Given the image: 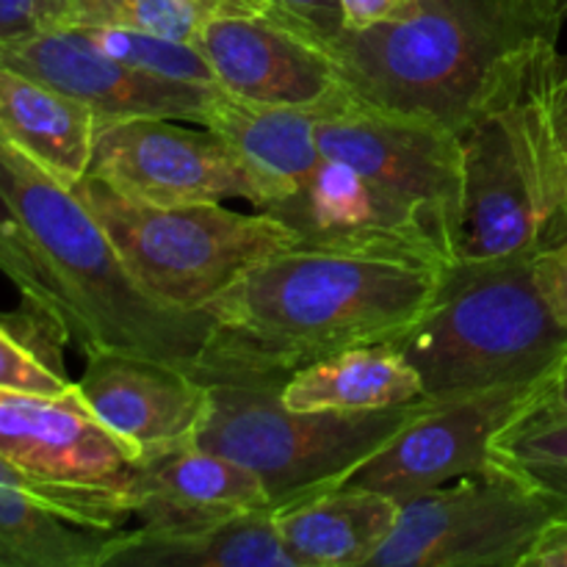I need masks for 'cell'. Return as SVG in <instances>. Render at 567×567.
<instances>
[{
    "label": "cell",
    "instance_id": "6da1fadb",
    "mask_svg": "<svg viewBox=\"0 0 567 567\" xmlns=\"http://www.w3.org/2000/svg\"><path fill=\"white\" fill-rule=\"evenodd\" d=\"M443 269L308 244L271 255L205 308L210 327L194 377L282 391L316 360L399 341L435 299Z\"/></svg>",
    "mask_w": 567,
    "mask_h": 567
},
{
    "label": "cell",
    "instance_id": "7a4b0ae2",
    "mask_svg": "<svg viewBox=\"0 0 567 567\" xmlns=\"http://www.w3.org/2000/svg\"><path fill=\"white\" fill-rule=\"evenodd\" d=\"M0 271L83 358L125 352L197 369L208 313L155 302L136 286L78 192L0 136Z\"/></svg>",
    "mask_w": 567,
    "mask_h": 567
},
{
    "label": "cell",
    "instance_id": "3957f363",
    "mask_svg": "<svg viewBox=\"0 0 567 567\" xmlns=\"http://www.w3.org/2000/svg\"><path fill=\"white\" fill-rule=\"evenodd\" d=\"M565 17L563 0H415L385 25L343 28L327 53L358 97L463 133L518 97Z\"/></svg>",
    "mask_w": 567,
    "mask_h": 567
},
{
    "label": "cell",
    "instance_id": "277c9868",
    "mask_svg": "<svg viewBox=\"0 0 567 567\" xmlns=\"http://www.w3.org/2000/svg\"><path fill=\"white\" fill-rule=\"evenodd\" d=\"M393 343L435 402L551 385L567 360V330L537 291L532 255L446 266L430 308Z\"/></svg>",
    "mask_w": 567,
    "mask_h": 567
},
{
    "label": "cell",
    "instance_id": "5b68a950",
    "mask_svg": "<svg viewBox=\"0 0 567 567\" xmlns=\"http://www.w3.org/2000/svg\"><path fill=\"white\" fill-rule=\"evenodd\" d=\"M72 188L109 233L136 286L172 310L203 313L260 260L302 244L291 225L266 210L136 203L92 175Z\"/></svg>",
    "mask_w": 567,
    "mask_h": 567
},
{
    "label": "cell",
    "instance_id": "8992f818",
    "mask_svg": "<svg viewBox=\"0 0 567 567\" xmlns=\"http://www.w3.org/2000/svg\"><path fill=\"white\" fill-rule=\"evenodd\" d=\"M426 402L330 413L286 408L277 388L210 385V413L197 443L255 471L277 507L347 482Z\"/></svg>",
    "mask_w": 567,
    "mask_h": 567
},
{
    "label": "cell",
    "instance_id": "52a82bcc",
    "mask_svg": "<svg viewBox=\"0 0 567 567\" xmlns=\"http://www.w3.org/2000/svg\"><path fill=\"white\" fill-rule=\"evenodd\" d=\"M0 457L28 493L70 518L127 529L136 515L142 457L89 410L75 385L64 393L0 388Z\"/></svg>",
    "mask_w": 567,
    "mask_h": 567
},
{
    "label": "cell",
    "instance_id": "ba28073f",
    "mask_svg": "<svg viewBox=\"0 0 567 567\" xmlns=\"http://www.w3.org/2000/svg\"><path fill=\"white\" fill-rule=\"evenodd\" d=\"M567 502L496 463L413 496L369 567H524Z\"/></svg>",
    "mask_w": 567,
    "mask_h": 567
},
{
    "label": "cell",
    "instance_id": "9c48e42d",
    "mask_svg": "<svg viewBox=\"0 0 567 567\" xmlns=\"http://www.w3.org/2000/svg\"><path fill=\"white\" fill-rule=\"evenodd\" d=\"M319 150L391 192L424 205L457 244L463 210V138L460 133L369 103L347 86L313 109Z\"/></svg>",
    "mask_w": 567,
    "mask_h": 567
},
{
    "label": "cell",
    "instance_id": "30bf717a",
    "mask_svg": "<svg viewBox=\"0 0 567 567\" xmlns=\"http://www.w3.org/2000/svg\"><path fill=\"white\" fill-rule=\"evenodd\" d=\"M548 385L493 388L424 404L404 430L371 454L347 482L404 504L413 496L480 474L493 463L498 437L546 399Z\"/></svg>",
    "mask_w": 567,
    "mask_h": 567
},
{
    "label": "cell",
    "instance_id": "8fae6325",
    "mask_svg": "<svg viewBox=\"0 0 567 567\" xmlns=\"http://www.w3.org/2000/svg\"><path fill=\"white\" fill-rule=\"evenodd\" d=\"M266 214L291 225L308 247L396 255L435 266L457 264L452 230L424 205L327 155L291 197Z\"/></svg>",
    "mask_w": 567,
    "mask_h": 567
},
{
    "label": "cell",
    "instance_id": "7c38bea8",
    "mask_svg": "<svg viewBox=\"0 0 567 567\" xmlns=\"http://www.w3.org/2000/svg\"><path fill=\"white\" fill-rule=\"evenodd\" d=\"M116 194L150 205H192L247 199L258 192L241 161L210 127H183L175 120H125L97 125L92 164Z\"/></svg>",
    "mask_w": 567,
    "mask_h": 567
},
{
    "label": "cell",
    "instance_id": "4fadbf2b",
    "mask_svg": "<svg viewBox=\"0 0 567 567\" xmlns=\"http://www.w3.org/2000/svg\"><path fill=\"white\" fill-rule=\"evenodd\" d=\"M0 64L31 75L97 116V125L125 120H175L203 125L216 86L172 81L100 50L81 28L50 25L0 42Z\"/></svg>",
    "mask_w": 567,
    "mask_h": 567
},
{
    "label": "cell",
    "instance_id": "5bb4252c",
    "mask_svg": "<svg viewBox=\"0 0 567 567\" xmlns=\"http://www.w3.org/2000/svg\"><path fill=\"white\" fill-rule=\"evenodd\" d=\"M515 100L460 133L463 210L457 260L535 255L540 247V214L526 169Z\"/></svg>",
    "mask_w": 567,
    "mask_h": 567
},
{
    "label": "cell",
    "instance_id": "9a60e30c",
    "mask_svg": "<svg viewBox=\"0 0 567 567\" xmlns=\"http://www.w3.org/2000/svg\"><path fill=\"white\" fill-rule=\"evenodd\" d=\"M216 86L271 105L319 109L343 89L327 50L264 11L219 9L194 39Z\"/></svg>",
    "mask_w": 567,
    "mask_h": 567
},
{
    "label": "cell",
    "instance_id": "2e32d148",
    "mask_svg": "<svg viewBox=\"0 0 567 567\" xmlns=\"http://www.w3.org/2000/svg\"><path fill=\"white\" fill-rule=\"evenodd\" d=\"M75 391L142 460L197 443L210 413V385L192 371L125 352L86 358Z\"/></svg>",
    "mask_w": 567,
    "mask_h": 567
},
{
    "label": "cell",
    "instance_id": "e0dca14e",
    "mask_svg": "<svg viewBox=\"0 0 567 567\" xmlns=\"http://www.w3.org/2000/svg\"><path fill=\"white\" fill-rule=\"evenodd\" d=\"M271 507L264 482L247 465L199 443L144 457L138 465V526L172 529Z\"/></svg>",
    "mask_w": 567,
    "mask_h": 567
},
{
    "label": "cell",
    "instance_id": "ac0fdd59",
    "mask_svg": "<svg viewBox=\"0 0 567 567\" xmlns=\"http://www.w3.org/2000/svg\"><path fill=\"white\" fill-rule=\"evenodd\" d=\"M203 125L225 138L247 169L258 192L255 210H269L291 197L321 161L316 114L310 109L258 103L216 86Z\"/></svg>",
    "mask_w": 567,
    "mask_h": 567
},
{
    "label": "cell",
    "instance_id": "d6986e66",
    "mask_svg": "<svg viewBox=\"0 0 567 567\" xmlns=\"http://www.w3.org/2000/svg\"><path fill=\"white\" fill-rule=\"evenodd\" d=\"M402 504L385 493L341 482L271 507L293 567H369L393 535Z\"/></svg>",
    "mask_w": 567,
    "mask_h": 567
},
{
    "label": "cell",
    "instance_id": "ffe728a7",
    "mask_svg": "<svg viewBox=\"0 0 567 567\" xmlns=\"http://www.w3.org/2000/svg\"><path fill=\"white\" fill-rule=\"evenodd\" d=\"M0 136L66 186L86 177L97 116L86 103L0 64Z\"/></svg>",
    "mask_w": 567,
    "mask_h": 567
},
{
    "label": "cell",
    "instance_id": "44dd1931",
    "mask_svg": "<svg viewBox=\"0 0 567 567\" xmlns=\"http://www.w3.org/2000/svg\"><path fill=\"white\" fill-rule=\"evenodd\" d=\"M518 125L540 214V247L567 244V53L548 48L520 83Z\"/></svg>",
    "mask_w": 567,
    "mask_h": 567
},
{
    "label": "cell",
    "instance_id": "7402d4cb",
    "mask_svg": "<svg viewBox=\"0 0 567 567\" xmlns=\"http://www.w3.org/2000/svg\"><path fill=\"white\" fill-rule=\"evenodd\" d=\"M109 567H293L271 507L194 526H133Z\"/></svg>",
    "mask_w": 567,
    "mask_h": 567
},
{
    "label": "cell",
    "instance_id": "603a6c76",
    "mask_svg": "<svg viewBox=\"0 0 567 567\" xmlns=\"http://www.w3.org/2000/svg\"><path fill=\"white\" fill-rule=\"evenodd\" d=\"M426 399L419 371L396 343H369L316 360L299 369L280 391L286 408L330 413H369Z\"/></svg>",
    "mask_w": 567,
    "mask_h": 567
},
{
    "label": "cell",
    "instance_id": "cb8c5ba5",
    "mask_svg": "<svg viewBox=\"0 0 567 567\" xmlns=\"http://www.w3.org/2000/svg\"><path fill=\"white\" fill-rule=\"evenodd\" d=\"M127 529H103L44 504L0 457V567H109Z\"/></svg>",
    "mask_w": 567,
    "mask_h": 567
},
{
    "label": "cell",
    "instance_id": "d4e9b609",
    "mask_svg": "<svg viewBox=\"0 0 567 567\" xmlns=\"http://www.w3.org/2000/svg\"><path fill=\"white\" fill-rule=\"evenodd\" d=\"M64 338L42 313L22 302L17 313H0V388L64 393L75 385L64 369Z\"/></svg>",
    "mask_w": 567,
    "mask_h": 567
},
{
    "label": "cell",
    "instance_id": "484cf974",
    "mask_svg": "<svg viewBox=\"0 0 567 567\" xmlns=\"http://www.w3.org/2000/svg\"><path fill=\"white\" fill-rule=\"evenodd\" d=\"M219 9L216 0H70L55 25L127 28L194 42Z\"/></svg>",
    "mask_w": 567,
    "mask_h": 567
},
{
    "label": "cell",
    "instance_id": "4316f807",
    "mask_svg": "<svg viewBox=\"0 0 567 567\" xmlns=\"http://www.w3.org/2000/svg\"><path fill=\"white\" fill-rule=\"evenodd\" d=\"M493 463L518 471L567 502V413H535L509 426L493 446Z\"/></svg>",
    "mask_w": 567,
    "mask_h": 567
},
{
    "label": "cell",
    "instance_id": "83f0119b",
    "mask_svg": "<svg viewBox=\"0 0 567 567\" xmlns=\"http://www.w3.org/2000/svg\"><path fill=\"white\" fill-rule=\"evenodd\" d=\"M78 28V25H72ZM100 50L144 72L172 78V81L216 86L208 59L194 42L155 37V33L127 31V28H81Z\"/></svg>",
    "mask_w": 567,
    "mask_h": 567
},
{
    "label": "cell",
    "instance_id": "f1b7e54d",
    "mask_svg": "<svg viewBox=\"0 0 567 567\" xmlns=\"http://www.w3.org/2000/svg\"><path fill=\"white\" fill-rule=\"evenodd\" d=\"M266 14L302 33L321 50L330 48L343 33L341 0H264Z\"/></svg>",
    "mask_w": 567,
    "mask_h": 567
},
{
    "label": "cell",
    "instance_id": "f546056e",
    "mask_svg": "<svg viewBox=\"0 0 567 567\" xmlns=\"http://www.w3.org/2000/svg\"><path fill=\"white\" fill-rule=\"evenodd\" d=\"M532 275L554 319L567 330V244L537 249L532 255Z\"/></svg>",
    "mask_w": 567,
    "mask_h": 567
},
{
    "label": "cell",
    "instance_id": "4dcf8cb0",
    "mask_svg": "<svg viewBox=\"0 0 567 567\" xmlns=\"http://www.w3.org/2000/svg\"><path fill=\"white\" fill-rule=\"evenodd\" d=\"M415 0H341L343 25L352 31L385 25L413 9Z\"/></svg>",
    "mask_w": 567,
    "mask_h": 567
},
{
    "label": "cell",
    "instance_id": "1f68e13d",
    "mask_svg": "<svg viewBox=\"0 0 567 567\" xmlns=\"http://www.w3.org/2000/svg\"><path fill=\"white\" fill-rule=\"evenodd\" d=\"M44 28V0H0V42Z\"/></svg>",
    "mask_w": 567,
    "mask_h": 567
},
{
    "label": "cell",
    "instance_id": "d6a6232c",
    "mask_svg": "<svg viewBox=\"0 0 567 567\" xmlns=\"http://www.w3.org/2000/svg\"><path fill=\"white\" fill-rule=\"evenodd\" d=\"M524 567H567V515L565 518L554 520L532 551L526 554Z\"/></svg>",
    "mask_w": 567,
    "mask_h": 567
},
{
    "label": "cell",
    "instance_id": "836d02e7",
    "mask_svg": "<svg viewBox=\"0 0 567 567\" xmlns=\"http://www.w3.org/2000/svg\"><path fill=\"white\" fill-rule=\"evenodd\" d=\"M535 413H567V360L548 385L546 399L535 408Z\"/></svg>",
    "mask_w": 567,
    "mask_h": 567
},
{
    "label": "cell",
    "instance_id": "e575fe53",
    "mask_svg": "<svg viewBox=\"0 0 567 567\" xmlns=\"http://www.w3.org/2000/svg\"><path fill=\"white\" fill-rule=\"evenodd\" d=\"M221 9H241V11H264L266 14V3L264 0H216Z\"/></svg>",
    "mask_w": 567,
    "mask_h": 567
},
{
    "label": "cell",
    "instance_id": "d590c367",
    "mask_svg": "<svg viewBox=\"0 0 567 567\" xmlns=\"http://www.w3.org/2000/svg\"><path fill=\"white\" fill-rule=\"evenodd\" d=\"M563 3H565V6H567V0H563Z\"/></svg>",
    "mask_w": 567,
    "mask_h": 567
}]
</instances>
